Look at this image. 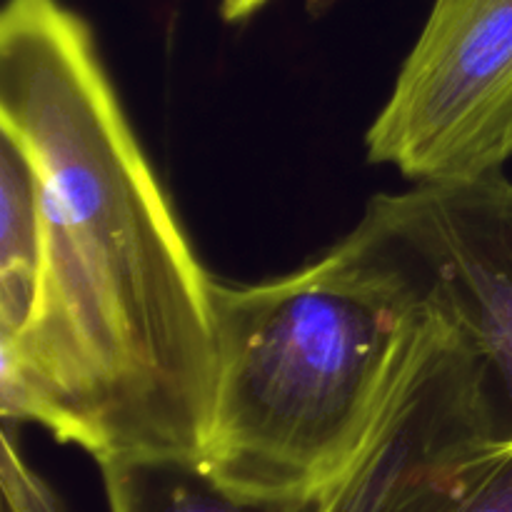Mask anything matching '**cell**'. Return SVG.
Instances as JSON below:
<instances>
[{"label":"cell","instance_id":"obj_1","mask_svg":"<svg viewBox=\"0 0 512 512\" xmlns=\"http://www.w3.org/2000/svg\"><path fill=\"white\" fill-rule=\"evenodd\" d=\"M0 133L43 218L35 305L0 343L3 420L98 465L200 463L215 390V278L195 255L108 78L60 0H5Z\"/></svg>","mask_w":512,"mask_h":512},{"label":"cell","instance_id":"obj_2","mask_svg":"<svg viewBox=\"0 0 512 512\" xmlns=\"http://www.w3.org/2000/svg\"><path fill=\"white\" fill-rule=\"evenodd\" d=\"M200 468L243 503L318 508L373 438L430 308L368 225L255 285L213 283Z\"/></svg>","mask_w":512,"mask_h":512},{"label":"cell","instance_id":"obj_3","mask_svg":"<svg viewBox=\"0 0 512 512\" xmlns=\"http://www.w3.org/2000/svg\"><path fill=\"white\" fill-rule=\"evenodd\" d=\"M360 223L473 358L498 445H512V183L498 175L380 193Z\"/></svg>","mask_w":512,"mask_h":512},{"label":"cell","instance_id":"obj_4","mask_svg":"<svg viewBox=\"0 0 512 512\" xmlns=\"http://www.w3.org/2000/svg\"><path fill=\"white\" fill-rule=\"evenodd\" d=\"M413 183L503 173L512 158V0H435L365 138Z\"/></svg>","mask_w":512,"mask_h":512},{"label":"cell","instance_id":"obj_5","mask_svg":"<svg viewBox=\"0 0 512 512\" xmlns=\"http://www.w3.org/2000/svg\"><path fill=\"white\" fill-rule=\"evenodd\" d=\"M363 512H512V445H498L473 358L433 313L378 428Z\"/></svg>","mask_w":512,"mask_h":512},{"label":"cell","instance_id":"obj_6","mask_svg":"<svg viewBox=\"0 0 512 512\" xmlns=\"http://www.w3.org/2000/svg\"><path fill=\"white\" fill-rule=\"evenodd\" d=\"M43 258V218L30 160L0 133V343L28 325Z\"/></svg>","mask_w":512,"mask_h":512},{"label":"cell","instance_id":"obj_7","mask_svg":"<svg viewBox=\"0 0 512 512\" xmlns=\"http://www.w3.org/2000/svg\"><path fill=\"white\" fill-rule=\"evenodd\" d=\"M98 468L108 512H285L233 498L198 463L133 460Z\"/></svg>","mask_w":512,"mask_h":512},{"label":"cell","instance_id":"obj_8","mask_svg":"<svg viewBox=\"0 0 512 512\" xmlns=\"http://www.w3.org/2000/svg\"><path fill=\"white\" fill-rule=\"evenodd\" d=\"M380 463V443H378V428H375L373 438L365 445L360 458L345 475L343 483L323 500L313 512H363L368 503L370 493H373L375 475H378Z\"/></svg>","mask_w":512,"mask_h":512},{"label":"cell","instance_id":"obj_9","mask_svg":"<svg viewBox=\"0 0 512 512\" xmlns=\"http://www.w3.org/2000/svg\"><path fill=\"white\" fill-rule=\"evenodd\" d=\"M268 0H220V15H223L228 23H240V20H248L250 15L258 13Z\"/></svg>","mask_w":512,"mask_h":512}]
</instances>
